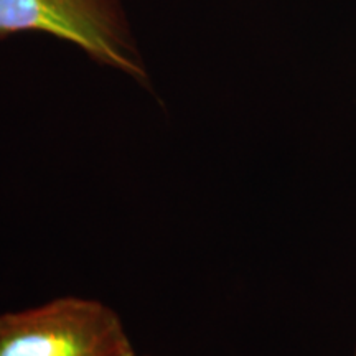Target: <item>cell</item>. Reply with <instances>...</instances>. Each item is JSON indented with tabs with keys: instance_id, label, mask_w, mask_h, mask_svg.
Masks as SVG:
<instances>
[{
	"instance_id": "cell-1",
	"label": "cell",
	"mask_w": 356,
	"mask_h": 356,
	"mask_svg": "<svg viewBox=\"0 0 356 356\" xmlns=\"http://www.w3.org/2000/svg\"><path fill=\"white\" fill-rule=\"evenodd\" d=\"M0 356H136L111 307L81 297L0 314Z\"/></svg>"
},
{
	"instance_id": "cell-2",
	"label": "cell",
	"mask_w": 356,
	"mask_h": 356,
	"mask_svg": "<svg viewBox=\"0 0 356 356\" xmlns=\"http://www.w3.org/2000/svg\"><path fill=\"white\" fill-rule=\"evenodd\" d=\"M17 32L50 33L102 65L147 79L119 0H0V37Z\"/></svg>"
}]
</instances>
